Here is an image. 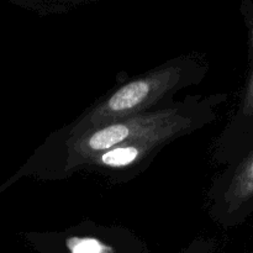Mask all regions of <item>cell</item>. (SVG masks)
<instances>
[{
    "mask_svg": "<svg viewBox=\"0 0 253 253\" xmlns=\"http://www.w3.org/2000/svg\"><path fill=\"white\" fill-rule=\"evenodd\" d=\"M221 100H224L221 95L188 96L182 101H173L165 108L78 135L61 136L54 133L12 179L22 175L59 179L67 177L72 167L79 161L124 143L170 131H179L188 135L214 120L216 116L215 109L221 104Z\"/></svg>",
    "mask_w": 253,
    "mask_h": 253,
    "instance_id": "6da1fadb",
    "label": "cell"
},
{
    "mask_svg": "<svg viewBox=\"0 0 253 253\" xmlns=\"http://www.w3.org/2000/svg\"><path fill=\"white\" fill-rule=\"evenodd\" d=\"M207 71V67L194 57L172 59L143 76L126 82L82 114L68 127L56 133L78 135L165 108L173 103L172 98L178 90L199 83Z\"/></svg>",
    "mask_w": 253,
    "mask_h": 253,
    "instance_id": "7a4b0ae2",
    "label": "cell"
},
{
    "mask_svg": "<svg viewBox=\"0 0 253 253\" xmlns=\"http://www.w3.org/2000/svg\"><path fill=\"white\" fill-rule=\"evenodd\" d=\"M219 179L212 189L215 219H232L253 200V150L236 166L234 172Z\"/></svg>",
    "mask_w": 253,
    "mask_h": 253,
    "instance_id": "3957f363",
    "label": "cell"
},
{
    "mask_svg": "<svg viewBox=\"0 0 253 253\" xmlns=\"http://www.w3.org/2000/svg\"><path fill=\"white\" fill-rule=\"evenodd\" d=\"M72 253H108V247L93 239H74L69 241Z\"/></svg>",
    "mask_w": 253,
    "mask_h": 253,
    "instance_id": "277c9868",
    "label": "cell"
},
{
    "mask_svg": "<svg viewBox=\"0 0 253 253\" xmlns=\"http://www.w3.org/2000/svg\"><path fill=\"white\" fill-rule=\"evenodd\" d=\"M251 47L253 51V19L251 25ZM241 114L244 118H253V63L250 72L249 81H247L246 89H245L244 98H242L241 104Z\"/></svg>",
    "mask_w": 253,
    "mask_h": 253,
    "instance_id": "5b68a950",
    "label": "cell"
}]
</instances>
